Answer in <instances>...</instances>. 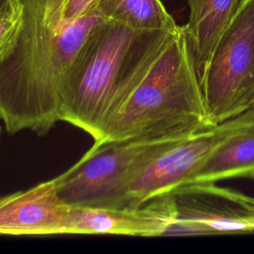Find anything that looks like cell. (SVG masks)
<instances>
[{
  "mask_svg": "<svg viewBox=\"0 0 254 254\" xmlns=\"http://www.w3.org/2000/svg\"><path fill=\"white\" fill-rule=\"evenodd\" d=\"M154 140L158 139L94 142L78 162L54 179L60 197L71 207H122L136 159Z\"/></svg>",
  "mask_w": 254,
  "mask_h": 254,
  "instance_id": "cell-6",
  "label": "cell"
},
{
  "mask_svg": "<svg viewBox=\"0 0 254 254\" xmlns=\"http://www.w3.org/2000/svg\"><path fill=\"white\" fill-rule=\"evenodd\" d=\"M105 21L92 8L61 35L20 34L14 51L0 63V120L10 134L46 135L61 121L67 75L81 48Z\"/></svg>",
  "mask_w": 254,
  "mask_h": 254,
  "instance_id": "cell-2",
  "label": "cell"
},
{
  "mask_svg": "<svg viewBox=\"0 0 254 254\" xmlns=\"http://www.w3.org/2000/svg\"><path fill=\"white\" fill-rule=\"evenodd\" d=\"M250 179H252V180H253V181H254V174H253V175H252V176H251V178H250Z\"/></svg>",
  "mask_w": 254,
  "mask_h": 254,
  "instance_id": "cell-15",
  "label": "cell"
},
{
  "mask_svg": "<svg viewBox=\"0 0 254 254\" xmlns=\"http://www.w3.org/2000/svg\"><path fill=\"white\" fill-rule=\"evenodd\" d=\"M92 8L105 22L120 23L137 32L178 26L161 0H95Z\"/></svg>",
  "mask_w": 254,
  "mask_h": 254,
  "instance_id": "cell-12",
  "label": "cell"
},
{
  "mask_svg": "<svg viewBox=\"0 0 254 254\" xmlns=\"http://www.w3.org/2000/svg\"><path fill=\"white\" fill-rule=\"evenodd\" d=\"M95 0H64V20L74 21L92 9Z\"/></svg>",
  "mask_w": 254,
  "mask_h": 254,
  "instance_id": "cell-13",
  "label": "cell"
},
{
  "mask_svg": "<svg viewBox=\"0 0 254 254\" xmlns=\"http://www.w3.org/2000/svg\"><path fill=\"white\" fill-rule=\"evenodd\" d=\"M213 126L185 27L178 25L139 36L93 139H165Z\"/></svg>",
  "mask_w": 254,
  "mask_h": 254,
  "instance_id": "cell-1",
  "label": "cell"
},
{
  "mask_svg": "<svg viewBox=\"0 0 254 254\" xmlns=\"http://www.w3.org/2000/svg\"><path fill=\"white\" fill-rule=\"evenodd\" d=\"M21 7L20 0H0V12L15 10Z\"/></svg>",
  "mask_w": 254,
  "mask_h": 254,
  "instance_id": "cell-14",
  "label": "cell"
},
{
  "mask_svg": "<svg viewBox=\"0 0 254 254\" xmlns=\"http://www.w3.org/2000/svg\"><path fill=\"white\" fill-rule=\"evenodd\" d=\"M200 85L213 125L254 108V0H244L220 35Z\"/></svg>",
  "mask_w": 254,
  "mask_h": 254,
  "instance_id": "cell-4",
  "label": "cell"
},
{
  "mask_svg": "<svg viewBox=\"0 0 254 254\" xmlns=\"http://www.w3.org/2000/svg\"><path fill=\"white\" fill-rule=\"evenodd\" d=\"M253 174L254 121L240 127L219 142L188 183H217L226 179L251 178Z\"/></svg>",
  "mask_w": 254,
  "mask_h": 254,
  "instance_id": "cell-11",
  "label": "cell"
},
{
  "mask_svg": "<svg viewBox=\"0 0 254 254\" xmlns=\"http://www.w3.org/2000/svg\"><path fill=\"white\" fill-rule=\"evenodd\" d=\"M143 32L104 22L74 60L62 98L61 121L95 137L109 97Z\"/></svg>",
  "mask_w": 254,
  "mask_h": 254,
  "instance_id": "cell-3",
  "label": "cell"
},
{
  "mask_svg": "<svg viewBox=\"0 0 254 254\" xmlns=\"http://www.w3.org/2000/svg\"><path fill=\"white\" fill-rule=\"evenodd\" d=\"M172 235L254 232V197L215 183H188L168 193Z\"/></svg>",
  "mask_w": 254,
  "mask_h": 254,
  "instance_id": "cell-7",
  "label": "cell"
},
{
  "mask_svg": "<svg viewBox=\"0 0 254 254\" xmlns=\"http://www.w3.org/2000/svg\"><path fill=\"white\" fill-rule=\"evenodd\" d=\"M0 134H1V126H0Z\"/></svg>",
  "mask_w": 254,
  "mask_h": 254,
  "instance_id": "cell-16",
  "label": "cell"
},
{
  "mask_svg": "<svg viewBox=\"0 0 254 254\" xmlns=\"http://www.w3.org/2000/svg\"><path fill=\"white\" fill-rule=\"evenodd\" d=\"M243 2L188 0L190 16L184 27L199 81L215 44Z\"/></svg>",
  "mask_w": 254,
  "mask_h": 254,
  "instance_id": "cell-10",
  "label": "cell"
},
{
  "mask_svg": "<svg viewBox=\"0 0 254 254\" xmlns=\"http://www.w3.org/2000/svg\"><path fill=\"white\" fill-rule=\"evenodd\" d=\"M252 121L254 108L196 133L152 141L136 159L122 207L139 206L187 184L219 142Z\"/></svg>",
  "mask_w": 254,
  "mask_h": 254,
  "instance_id": "cell-5",
  "label": "cell"
},
{
  "mask_svg": "<svg viewBox=\"0 0 254 254\" xmlns=\"http://www.w3.org/2000/svg\"><path fill=\"white\" fill-rule=\"evenodd\" d=\"M71 206L59 195L55 180L0 197V234L66 233Z\"/></svg>",
  "mask_w": 254,
  "mask_h": 254,
  "instance_id": "cell-9",
  "label": "cell"
},
{
  "mask_svg": "<svg viewBox=\"0 0 254 254\" xmlns=\"http://www.w3.org/2000/svg\"><path fill=\"white\" fill-rule=\"evenodd\" d=\"M172 226L173 214L166 193L135 207H71L66 233L170 236Z\"/></svg>",
  "mask_w": 254,
  "mask_h": 254,
  "instance_id": "cell-8",
  "label": "cell"
}]
</instances>
